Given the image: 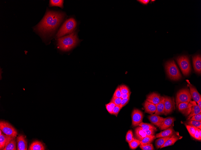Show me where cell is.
Here are the masks:
<instances>
[{
  "mask_svg": "<svg viewBox=\"0 0 201 150\" xmlns=\"http://www.w3.org/2000/svg\"><path fill=\"white\" fill-rule=\"evenodd\" d=\"M140 141L134 138L132 141L128 143L130 148L133 150L136 149L140 144Z\"/></svg>",
  "mask_w": 201,
  "mask_h": 150,
  "instance_id": "obj_30",
  "label": "cell"
},
{
  "mask_svg": "<svg viewBox=\"0 0 201 150\" xmlns=\"http://www.w3.org/2000/svg\"><path fill=\"white\" fill-rule=\"evenodd\" d=\"M156 138V136H146L142 140L140 141V144H145L151 143Z\"/></svg>",
  "mask_w": 201,
  "mask_h": 150,
  "instance_id": "obj_28",
  "label": "cell"
},
{
  "mask_svg": "<svg viewBox=\"0 0 201 150\" xmlns=\"http://www.w3.org/2000/svg\"><path fill=\"white\" fill-rule=\"evenodd\" d=\"M119 88L122 94H128L131 92L129 88L126 85H122L119 86Z\"/></svg>",
  "mask_w": 201,
  "mask_h": 150,
  "instance_id": "obj_33",
  "label": "cell"
},
{
  "mask_svg": "<svg viewBox=\"0 0 201 150\" xmlns=\"http://www.w3.org/2000/svg\"><path fill=\"white\" fill-rule=\"evenodd\" d=\"M193 67L196 72L200 74L201 72V57L200 55H196L193 57Z\"/></svg>",
  "mask_w": 201,
  "mask_h": 150,
  "instance_id": "obj_14",
  "label": "cell"
},
{
  "mask_svg": "<svg viewBox=\"0 0 201 150\" xmlns=\"http://www.w3.org/2000/svg\"><path fill=\"white\" fill-rule=\"evenodd\" d=\"M135 134L137 139L140 141L142 140L147 136L144 130L140 126L135 129Z\"/></svg>",
  "mask_w": 201,
  "mask_h": 150,
  "instance_id": "obj_24",
  "label": "cell"
},
{
  "mask_svg": "<svg viewBox=\"0 0 201 150\" xmlns=\"http://www.w3.org/2000/svg\"><path fill=\"white\" fill-rule=\"evenodd\" d=\"M197 103V105L199 107L201 108V99L199 101H198Z\"/></svg>",
  "mask_w": 201,
  "mask_h": 150,
  "instance_id": "obj_47",
  "label": "cell"
},
{
  "mask_svg": "<svg viewBox=\"0 0 201 150\" xmlns=\"http://www.w3.org/2000/svg\"><path fill=\"white\" fill-rule=\"evenodd\" d=\"M173 125L165 130L156 135V138L171 136L174 133Z\"/></svg>",
  "mask_w": 201,
  "mask_h": 150,
  "instance_id": "obj_21",
  "label": "cell"
},
{
  "mask_svg": "<svg viewBox=\"0 0 201 150\" xmlns=\"http://www.w3.org/2000/svg\"><path fill=\"white\" fill-rule=\"evenodd\" d=\"M144 130L146 133L147 136L154 135L155 131L154 130L152 129L147 130Z\"/></svg>",
  "mask_w": 201,
  "mask_h": 150,
  "instance_id": "obj_41",
  "label": "cell"
},
{
  "mask_svg": "<svg viewBox=\"0 0 201 150\" xmlns=\"http://www.w3.org/2000/svg\"><path fill=\"white\" fill-rule=\"evenodd\" d=\"M187 81L188 83V86L190 88V92L191 97L194 101L197 102L200 100L201 99V95L195 87L191 84L188 80H187Z\"/></svg>",
  "mask_w": 201,
  "mask_h": 150,
  "instance_id": "obj_13",
  "label": "cell"
},
{
  "mask_svg": "<svg viewBox=\"0 0 201 150\" xmlns=\"http://www.w3.org/2000/svg\"><path fill=\"white\" fill-rule=\"evenodd\" d=\"M156 110L155 114L158 116L165 114L164 97H162L161 100L158 104L156 105Z\"/></svg>",
  "mask_w": 201,
  "mask_h": 150,
  "instance_id": "obj_23",
  "label": "cell"
},
{
  "mask_svg": "<svg viewBox=\"0 0 201 150\" xmlns=\"http://www.w3.org/2000/svg\"><path fill=\"white\" fill-rule=\"evenodd\" d=\"M122 99L121 98H117L113 97L111 101L114 103L116 105L119 106L121 103Z\"/></svg>",
  "mask_w": 201,
  "mask_h": 150,
  "instance_id": "obj_36",
  "label": "cell"
},
{
  "mask_svg": "<svg viewBox=\"0 0 201 150\" xmlns=\"http://www.w3.org/2000/svg\"><path fill=\"white\" fill-rule=\"evenodd\" d=\"M0 129L7 135L16 138L18 135L17 130L10 123L5 121L0 122Z\"/></svg>",
  "mask_w": 201,
  "mask_h": 150,
  "instance_id": "obj_7",
  "label": "cell"
},
{
  "mask_svg": "<svg viewBox=\"0 0 201 150\" xmlns=\"http://www.w3.org/2000/svg\"><path fill=\"white\" fill-rule=\"evenodd\" d=\"M189 121H195L201 122V113L193 116Z\"/></svg>",
  "mask_w": 201,
  "mask_h": 150,
  "instance_id": "obj_37",
  "label": "cell"
},
{
  "mask_svg": "<svg viewBox=\"0 0 201 150\" xmlns=\"http://www.w3.org/2000/svg\"><path fill=\"white\" fill-rule=\"evenodd\" d=\"M148 119L151 123L158 127L162 124L164 119L155 114L151 115L148 117Z\"/></svg>",
  "mask_w": 201,
  "mask_h": 150,
  "instance_id": "obj_15",
  "label": "cell"
},
{
  "mask_svg": "<svg viewBox=\"0 0 201 150\" xmlns=\"http://www.w3.org/2000/svg\"><path fill=\"white\" fill-rule=\"evenodd\" d=\"M4 150H16V138L10 140L6 145Z\"/></svg>",
  "mask_w": 201,
  "mask_h": 150,
  "instance_id": "obj_25",
  "label": "cell"
},
{
  "mask_svg": "<svg viewBox=\"0 0 201 150\" xmlns=\"http://www.w3.org/2000/svg\"><path fill=\"white\" fill-rule=\"evenodd\" d=\"M121 109L119 106L116 105L113 109L112 115H113L117 116Z\"/></svg>",
  "mask_w": 201,
  "mask_h": 150,
  "instance_id": "obj_40",
  "label": "cell"
},
{
  "mask_svg": "<svg viewBox=\"0 0 201 150\" xmlns=\"http://www.w3.org/2000/svg\"><path fill=\"white\" fill-rule=\"evenodd\" d=\"M46 149L45 145L41 141L35 140L30 145L29 150H45Z\"/></svg>",
  "mask_w": 201,
  "mask_h": 150,
  "instance_id": "obj_18",
  "label": "cell"
},
{
  "mask_svg": "<svg viewBox=\"0 0 201 150\" xmlns=\"http://www.w3.org/2000/svg\"><path fill=\"white\" fill-rule=\"evenodd\" d=\"M76 22L73 18L67 20L63 24L56 34L57 38H59L67 34L72 32L76 26Z\"/></svg>",
  "mask_w": 201,
  "mask_h": 150,
  "instance_id": "obj_4",
  "label": "cell"
},
{
  "mask_svg": "<svg viewBox=\"0 0 201 150\" xmlns=\"http://www.w3.org/2000/svg\"><path fill=\"white\" fill-rule=\"evenodd\" d=\"M175 121V119L173 117L164 119L162 124L159 127V129L162 130L168 129L173 125Z\"/></svg>",
  "mask_w": 201,
  "mask_h": 150,
  "instance_id": "obj_16",
  "label": "cell"
},
{
  "mask_svg": "<svg viewBox=\"0 0 201 150\" xmlns=\"http://www.w3.org/2000/svg\"><path fill=\"white\" fill-rule=\"evenodd\" d=\"M176 60L184 75H188L191 71L189 58L187 56H182L177 57Z\"/></svg>",
  "mask_w": 201,
  "mask_h": 150,
  "instance_id": "obj_5",
  "label": "cell"
},
{
  "mask_svg": "<svg viewBox=\"0 0 201 150\" xmlns=\"http://www.w3.org/2000/svg\"><path fill=\"white\" fill-rule=\"evenodd\" d=\"M186 124L201 130V122L195 121H188Z\"/></svg>",
  "mask_w": 201,
  "mask_h": 150,
  "instance_id": "obj_31",
  "label": "cell"
},
{
  "mask_svg": "<svg viewBox=\"0 0 201 150\" xmlns=\"http://www.w3.org/2000/svg\"><path fill=\"white\" fill-rule=\"evenodd\" d=\"M64 17L60 12L47 11L41 22L37 25V30L43 34L52 33L60 25Z\"/></svg>",
  "mask_w": 201,
  "mask_h": 150,
  "instance_id": "obj_1",
  "label": "cell"
},
{
  "mask_svg": "<svg viewBox=\"0 0 201 150\" xmlns=\"http://www.w3.org/2000/svg\"><path fill=\"white\" fill-rule=\"evenodd\" d=\"M131 93V92L128 94H122L121 98L122 99H126L129 98L130 97Z\"/></svg>",
  "mask_w": 201,
  "mask_h": 150,
  "instance_id": "obj_44",
  "label": "cell"
},
{
  "mask_svg": "<svg viewBox=\"0 0 201 150\" xmlns=\"http://www.w3.org/2000/svg\"><path fill=\"white\" fill-rule=\"evenodd\" d=\"M109 103L111 108L113 109V108L116 106V105L114 103L111 102H110Z\"/></svg>",
  "mask_w": 201,
  "mask_h": 150,
  "instance_id": "obj_46",
  "label": "cell"
},
{
  "mask_svg": "<svg viewBox=\"0 0 201 150\" xmlns=\"http://www.w3.org/2000/svg\"><path fill=\"white\" fill-rule=\"evenodd\" d=\"M138 1L142 4L146 5L149 3L150 1L149 0H139Z\"/></svg>",
  "mask_w": 201,
  "mask_h": 150,
  "instance_id": "obj_45",
  "label": "cell"
},
{
  "mask_svg": "<svg viewBox=\"0 0 201 150\" xmlns=\"http://www.w3.org/2000/svg\"><path fill=\"white\" fill-rule=\"evenodd\" d=\"M190 102L192 104V107L191 113L188 116L187 120H189L193 116L201 112V108L199 107L195 101H191Z\"/></svg>",
  "mask_w": 201,
  "mask_h": 150,
  "instance_id": "obj_22",
  "label": "cell"
},
{
  "mask_svg": "<svg viewBox=\"0 0 201 150\" xmlns=\"http://www.w3.org/2000/svg\"><path fill=\"white\" fill-rule=\"evenodd\" d=\"M192 107V104L190 102L180 103L178 108L179 112L185 116H188L191 113Z\"/></svg>",
  "mask_w": 201,
  "mask_h": 150,
  "instance_id": "obj_10",
  "label": "cell"
},
{
  "mask_svg": "<svg viewBox=\"0 0 201 150\" xmlns=\"http://www.w3.org/2000/svg\"><path fill=\"white\" fill-rule=\"evenodd\" d=\"M122 94L120 91L119 87H118L116 90L113 97L117 98H121Z\"/></svg>",
  "mask_w": 201,
  "mask_h": 150,
  "instance_id": "obj_38",
  "label": "cell"
},
{
  "mask_svg": "<svg viewBox=\"0 0 201 150\" xmlns=\"http://www.w3.org/2000/svg\"><path fill=\"white\" fill-rule=\"evenodd\" d=\"M162 97L160 94L155 92H153L147 96L146 100L155 105H156L160 102Z\"/></svg>",
  "mask_w": 201,
  "mask_h": 150,
  "instance_id": "obj_12",
  "label": "cell"
},
{
  "mask_svg": "<svg viewBox=\"0 0 201 150\" xmlns=\"http://www.w3.org/2000/svg\"><path fill=\"white\" fill-rule=\"evenodd\" d=\"M192 97L190 91L188 89L180 90L177 93L176 98V105L178 108V105L181 103L190 102Z\"/></svg>",
  "mask_w": 201,
  "mask_h": 150,
  "instance_id": "obj_6",
  "label": "cell"
},
{
  "mask_svg": "<svg viewBox=\"0 0 201 150\" xmlns=\"http://www.w3.org/2000/svg\"><path fill=\"white\" fill-rule=\"evenodd\" d=\"M194 128L195 129V133L194 136V138H195V139L200 140H201V138H200L199 135V134L198 133V131L197 129V128H196L194 127Z\"/></svg>",
  "mask_w": 201,
  "mask_h": 150,
  "instance_id": "obj_42",
  "label": "cell"
},
{
  "mask_svg": "<svg viewBox=\"0 0 201 150\" xmlns=\"http://www.w3.org/2000/svg\"><path fill=\"white\" fill-rule=\"evenodd\" d=\"M182 138V137L174 133L172 136L160 148L161 149L168 146L173 145L177 140L180 139Z\"/></svg>",
  "mask_w": 201,
  "mask_h": 150,
  "instance_id": "obj_20",
  "label": "cell"
},
{
  "mask_svg": "<svg viewBox=\"0 0 201 150\" xmlns=\"http://www.w3.org/2000/svg\"><path fill=\"white\" fill-rule=\"evenodd\" d=\"M144 107L145 112L151 115L155 113L156 110V105L146 100L144 104Z\"/></svg>",
  "mask_w": 201,
  "mask_h": 150,
  "instance_id": "obj_17",
  "label": "cell"
},
{
  "mask_svg": "<svg viewBox=\"0 0 201 150\" xmlns=\"http://www.w3.org/2000/svg\"><path fill=\"white\" fill-rule=\"evenodd\" d=\"M165 69L168 77L171 80H178L182 78L180 72L174 60L166 63Z\"/></svg>",
  "mask_w": 201,
  "mask_h": 150,
  "instance_id": "obj_3",
  "label": "cell"
},
{
  "mask_svg": "<svg viewBox=\"0 0 201 150\" xmlns=\"http://www.w3.org/2000/svg\"><path fill=\"white\" fill-rule=\"evenodd\" d=\"M79 40L76 32H73L70 35L60 37L58 40V48L63 51H68L75 47Z\"/></svg>",
  "mask_w": 201,
  "mask_h": 150,
  "instance_id": "obj_2",
  "label": "cell"
},
{
  "mask_svg": "<svg viewBox=\"0 0 201 150\" xmlns=\"http://www.w3.org/2000/svg\"><path fill=\"white\" fill-rule=\"evenodd\" d=\"M143 114L141 110L134 109L132 114V125L134 127L139 126L142 121Z\"/></svg>",
  "mask_w": 201,
  "mask_h": 150,
  "instance_id": "obj_9",
  "label": "cell"
},
{
  "mask_svg": "<svg viewBox=\"0 0 201 150\" xmlns=\"http://www.w3.org/2000/svg\"><path fill=\"white\" fill-rule=\"evenodd\" d=\"M134 138L133 133L132 130H130L127 132L126 136V140L129 143L133 140Z\"/></svg>",
  "mask_w": 201,
  "mask_h": 150,
  "instance_id": "obj_35",
  "label": "cell"
},
{
  "mask_svg": "<svg viewBox=\"0 0 201 150\" xmlns=\"http://www.w3.org/2000/svg\"><path fill=\"white\" fill-rule=\"evenodd\" d=\"M16 138L2 134L0 135V149L3 150L8 143L11 140Z\"/></svg>",
  "mask_w": 201,
  "mask_h": 150,
  "instance_id": "obj_19",
  "label": "cell"
},
{
  "mask_svg": "<svg viewBox=\"0 0 201 150\" xmlns=\"http://www.w3.org/2000/svg\"><path fill=\"white\" fill-rule=\"evenodd\" d=\"M164 97L165 114L167 115L171 113L175 109V102L174 97Z\"/></svg>",
  "mask_w": 201,
  "mask_h": 150,
  "instance_id": "obj_8",
  "label": "cell"
},
{
  "mask_svg": "<svg viewBox=\"0 0 201 150\" xmlns=\"http://www.w3.org/2000/svg\"><path fill=\"white\" fill-rule=\"evenodd\" d=\"M106 109L109 113L111 114H112L113 109L111 108L109 103L105 105Z\"/></svg>",
  "mask_w": 201,
  "mask_h": 150,
  "instance_id": "obj_43",
  "label": "cell"
},
{
  "mask_svg": "<svg viewBox=\"0 0 201 150\" xmlns=\"http://www.w3.org/2000/svg\"><path fill=\"white\" fill-rule=\"evenodd\" d=\"M139 126L141 127L143 130H147L150 129H153L155 131L156 130V128L154 126L148 124L141 123Z\"/></svg>",
  "mask_w": 201,
  "mask_h": 150,
  "instance_id": "obj_29",
  "label": "cell"
},
{
  "mask_svg": "<svg viewBox=\"0 0 201 150\" xmlns=\"http://www.w3.org/2000/svg\"><path fill=\"white\" fill-rule=\"evenodd\" d=\"M171 136L160 138L156 140L155 142V146L157 149H158L163 146Z\"/></svg>",
  "mask_w": 201,
  "mask_h": 150,
  "instance_id": "obj_26",
  "label": "cell"
},
{
  "mask_svg": "<svg viewBox=\"0 0 201 150\" xmlns=\"http://www.w3.org/2000/svg\"><path fill=\"white\" fill-rule=\"evenodd\" d=\"M189 133L194 138L195 133V129L194 127L188 124L185 125Z\"/></svg>",
  "mask_w": 201,
  "mask_h": 150,
  "instance_id": "obj_34",
  "label": "cell"
},
{
  "mask_svg": "<svg viewBox=\"0 0 201 150\" xmlns=\"http://www.w3.org/2000/svg\"><path fill=\"white\" fill-rule=\"evenodd\" d=\"M50 7H59L61 8L63 7V1L61 0H51L50 1Z\"/></svg>",
  "mask_w": 201,
  "mask_h": 150,
  "instance_id": "obj_27",
  "label": "cell"
},
{
  "mask_svg": "<svg viewBox=\"0 0 201 150\" xmlns=\"http://www.w3.org/2000/svg\"><path fill=\"white\" fill-rule=\"evenodd\" d=\"M130 100V97L126 99H122L121 103L119 105L120 108L122 109L128 103Z\"/></svg>",
  "mask_w": 201,
  "mask_h": 150,
  "instance_id": "obj_39",
  "label": "cell"
},
{
  "mask_svg": "<svg viewBox=\"0 0 201 150\" xmlns=\"http://www.w3.org/2000/svg\"><path fill=\"white\" fill-rule=\"evenodd\" d=\"M140 148L142 150H154V147L151 143L141 144L139 145Z\"/></svg>",
  "mask_w": 201,
  "mask_h": 150,
  "instance_id": "obj_32",
  "label": "cell"
},
{
  "mask_svg": "<svg viewBox=\"0 0 201 150\" xmlns=\"http://www.w3.org/2000/svg\"><path fill=\"white\" fill-rule=\"evenodd\" d=\"M17 150H27V142L23 135H19L17 138Z\"/></svg>",
  "mask_w": 201,
  "mask_h": 150,
  "instance_id": "obj_11",
  "label": "cell"
},
{
  "mask_svg": "<svg viewBox=\"0 0 201 150\" xmlns=\"http://www.w3.org/2000/svg\"><path fill=\"white\" fill-rule=\"evenodd\" d=\"M197 130H198V133H199V136L200 138H201V130H200V129L198 128H197Z\"/></svg>",
  "mask_w": 201,
  "mask_h": 150,
  "instance_id": "obj_48",
  "label": "cell"
}]
</instances>
